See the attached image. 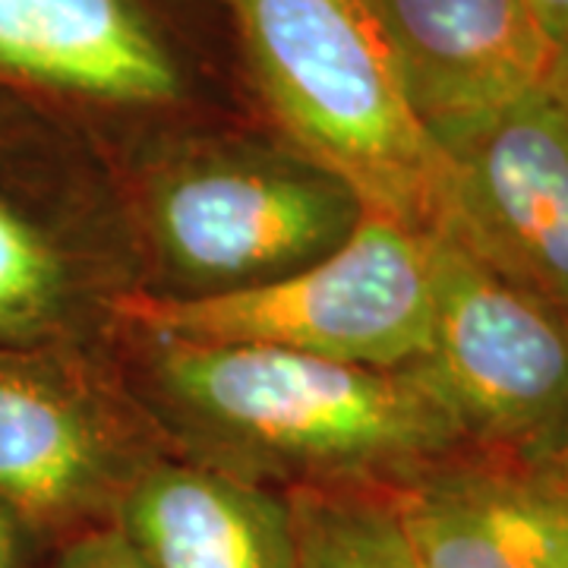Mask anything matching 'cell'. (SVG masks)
Segmentation results:
<instances>
[{"mask_svg": "<svg viewBox=\"0 0 568 568\" xmlns=\"http://www.w3.org/2000/svg\"><path fill=\"white\" fill-rule=\"evenodd\" d=\"M155 379L246 465L297 484L402 487L467 452L465 429L420 364H342L263 345L155 347Z\"/></svg>", "mask_w": 568, "mask_h": 568, "instance_id": "1", "label": "cell"}, {"mask_svg": "<svg viewBox=\"0 0 568 568\" xmlns=\"http://www.w3.org/2000/svg\"><path fill=\"white\" fill-rule=\"evenodd\" d=\"M265 108L366 212L436 237L448 164L376 0H227Z\"/></svg>", "mask_w": 568, "mask_h": 568, "instance_id": "2", "label": "cell"}, {"mask_svg": "<svg viewBox=\"0 0 568 568\" xmlns=\"http://www.w3.org/2000/svg\"><path fill=\"white\" fill-rule=\"evenodd\" d=\"M118 313L159 342L263 345L402 369L433 347L429 234L366 212L345 244L275 282L196 297H121Z\"/></svg>", "mask_w": 568, "mask_h": 568, "instance_id": "3", "label": "cell"}, {"mask_svg": "<svg viewBox=\"0 0 568 568\" xmlns=\"http://www.w3.org/2000/svg\"><path fill=\"white\" fill-rule=\"evenodd\" d=\"M364 215L335 174L268 152L190 155L145 200L152 244L181 297L284 278L338 250Z\"/></svg>", "mask_w": 568, "mask_h": 568, "instance_id": "4", "label": "cell"}, {"mask_svg": "<svg viewBox=\"0 0 568 568\" xmlns=\"http://www.w3.org/2000/svg\"><path fill=\"white\" fill-rule=\"evenodd\" d=\"M433 246V347L420 361L470 448L544 462L568 436V313L470 256Z\"/></svg>", "mask_w": 568, "mask_h": 568, "instance_id": "5", "label": "cell"}, {"mask_svg": "<svg viewBox=\"0 0 568 568\" xmlns=\"http://www.w3.org/2000/svg\"><path fill=\"white\" fill-rule=\"evenodd\" d=\"M433 140L448 164L436 237L568 313V108L552 80Z\"/></svg>", "mask_w": 568, "mask_h": 568, "instance_id": "6", "label": "cell"}, {"mask_svg": "<svg viewBox=\"0 0 568 568\" xmlns=\"http://www.w3.org/2000/svg\"><path fill=\"white\" fill-rule=\"evenodd\" d=\"M424 568H568V474L467 448L395 487Z\"/></svg>", "mask_w": 568, "mask_h": 568, "instance_id": "7", "label": "cell"}, {"mask_svg": "<svg viewBox=\"0 0 568 568\" xmlns=\"http://www.w3.org/2000/svg\"><path fill=\"white\" fill-rule=\"evenodd\" d=\"M410 102L436 126L547 85L562 51L525 0H376Z\"/></svg>", "mask_w": 568, "mask_h": 568, "instance_id": "8", "label": "cell"}, {"mask_svg": "<svg viewBox=\"0 0 568 568\" xmlns=\"http://www.w3.org/2000/svg\"><path fill=\"white\" fill-rule=\"evenodd\" d=\"M111 525L149 568H297L287 496L219 465L136 467Z\"/></svg>", "mask_w": 568, "mask_h": 568, "instance_id": "9", "label": "cell"}, {"mask_svg": "<svg viewBox=\"0 0 568 568\" xmlns=\"http://www.w3.org/2000/svg\"><path fill=\"white\" fill-rule=\"evenodd\" d=\"M123 480L80 402L39 369L0 357V506L26 530L67 540L111 521Z\"/></svg>", "mask_w": 568, "mask_h": 568, "instance_id": "10", "label": "cell"}, {"mask_svg": "<svg viewBox=\"0 0 568 568\" xmlns=\"http://www.w3.org/2000/svg\"><path fill=\"white\" fill-rule=\"evenodd\" d=\"M0 73L102 102L181 92L178 63L133 0H0Z\"/></svg>", "mask_w": 568, "mask_h": 568, "instance_id": "11", "label": "cell"}, {"mask_svg": "<svg viewBox=\"0 0 568 568\" xmlns=\"http://www.w3.org/2000/svg\"><path fill=\"white\" fill-rule=\"evenodd\" d=\"M297 568H424L395 487H287Z\"/></svg>", "mask_w": 568, "mask_h": 568, "instance_id": "12", "label": "cell"}, {"mask_svg": "<svg viewBox=\"0 0 568 568\" xmlns=\"http://www.w3.org/2000/svg\"><path fill=\"white\" fill-rule=\"evenodd\" d=\"M67 294V272L39 227L0 203V338H26Z\"/></svg>", "mask_w": 568, "mask_h": 568, "instance_id": "13", "label": "cell"}, {"mask_svg": "<svg viewBox=\"0 0 568 568\" xmlns=\"http://www.w3.org/2000/svg\"><path fill=\"white\" fill-rule=\"evenodd\" d=\"M41 568H149L130 540L111 521L67 537Z\"/></svg>", "mask_w": 568, "mask_h": 568, "instance_id": "14", "label": "cell"}, {"mask_svg": "<svg viewBox=\"0 0 568 568\" xmlns=\"http://www.w3.org/2000/svg\"><path fill=\"white\" fill-rule=\"evenodd\" d=\"M549 39L568 48V0H525Z\"/></svg>", "mask_w": 568, "mask_h": 568, "instance_id": "15", "label": "cell"}, {"mask_svg": "<svg viewBox=\"0 0 568 568\" xmlns=\"http://www.w3.org/2000/svg\"><path fill=\"white\" fill-rule=\"evenodd\" d=\"M22 537L26 528L17 521V515L0 506V568H22Z\"/></svg>", "mask_w": 568, "mask_h": 568, "instance_id": "16", "label": "cell"}, {"mask_svg": "<svg viewBox=\"0 0 568 568\" xmlns=\"http://www.w3.org/2000/svg\"><path fill=\"white\" fill-rule=\"evenodd\" d=\"M552 85H556L559 99H562L568 108V48L562 51V61H559V67H556V73H552Z\"/></svg>", "mask_w": 568, "mask_h": 568, "instance_id": "17", "label": "cell"}, {"mask_svg": "<svg viewBox=\"0 0 568 568\" xmlns=\"http://www.w3.org/2000/svg\"><path fill=\"white\" fill-rule=\"evenodd\" d=\"M540 465H549V467H556V470H562V474H568V436L559 443V448L549 455V458H544Z\"/></svg>", "mask_w": 568, "mask_h": 568, "instance_id": "18", "label": "cell"}]
</instances>
